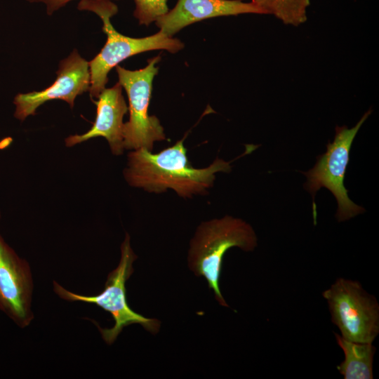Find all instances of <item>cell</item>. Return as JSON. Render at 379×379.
<instances>
[{
    "instance_id": "3",
    "label": "cell",
    "mask_w": 379,
    "mask_h": 379,
    "mask_svg": "<svg viewBox=\"0 0 379 379\" xmlns=\"http://www.w3.org/2000/svg\"><path fill=\"white\" fill-rule=\"evenodd\" d=\"M78 9L95 13L102 21V31L107 35L105 44L89 63L91 98H97L105 88L109 71L121 62L133 55L154 50H165L175 53L184 48L179 39L168 36L160 30L151 36L133 38L118 32L111 18L118 13L112 1L81 0Z\"/></svg>"
},
{
    "instance_id": "7",
    "label": "cell",
    "mask_w": 379,
    "mask_h": 379,
    "mask_svg": "<svg viewBox=\"0 0 379 379\" xmlns=\"http://www.w3.org/2000/svg\"><path fill=\"white\" fill-rule=\"evenodd\" d=\"M331 322L348 340L373 343L379 333V304L356 280L338 278L322 292Z\"/></svg>"
},
{
    "instance_id": "8",
    "label": "cell",
    "mask_w": 379,
    "mask_h": 379,
    "mask_svg": "<svg viewBox=\"0 0 379 379\" xmlns=\"http://www.w3.org/2000/svg\"><path fill=\"white\" fill-rule=\"evenodd\" d=\"M56 74L55 81L46 88L41 91L18 93L15 96L14 117L16 119L24 121L27 117L34 115L39 106L52 100H62L72 108L75 98L89 91V63L77 49L60 61Z\"/></svg>"
},
{
    "instance_id": "11",
    "label": "cell",
    "mask_w": 379,
    "mask_h": 379,
    "mask_svg": "<svg viewBox=\"0 0 379 379\" xmlns=\"http://www.w3.org/2000/svg\"><path fill=\"white\" fill-rule=\"evenodd\" d=\"M93 102L97 107L95 120L92 127L86 133L72 135L65 138L67 147H72L79 143L96 137L105 138L114 155L124 153V115L128 112L122 86L117 82L114 86L104 88Z\"/></svg>"
},
{
    "instance_id": "9",
    "label": "cell",
    "mask_w": 379,
    "mask_h": 379,
    "mask_svg": "<svg viewBox=\"0 0 379 379\" xmlns=\"http://www.w3.org/2000/svg\"><path fill=\"white\" fill-rule=\"evenodd\" d=\"M33 281L28 262L0 234V310L19 327L29 325Z\"/></svg>"
},
{
    "instance_id": "10",
    "label": "cell",
    "mask_w": 379,
    "mask_h": 379,
    "mask_svg": "<svg viewBox=\"0 0 379 379\" xmlns=\"http://www.w3.org/2000/svg\"><path fill=\"white\" fill-rule=\"evenodd\" d=\"M247 13L265 14L260 8L251 1L178 0L172 9L160 16L154 22L161 32L168 36H173L184 27L199 21Z\"/></svg>"
},
{
    "instance_id": "6",
    "label": "cell",
    "mask_w": 379,
    "mask_h": 379,
    "mask_svg": "<svg viewBox=\"0 0 379 379\" xmlns=\"http://www.w3.org/2000/svg\"><path fill=\"white\" fill-rule=\"evenodd\" d=\"M160 60V55L149 58L145 67L136 70H129L119 65L115 67L118 82L128 99L129 119L124 124L123 128L125 149L143 148L152 151L155 142L166 140L159 119L148 114L152 83Z\"/></svg>"
},
{
    "instance_id": "4",
    "label": "cell",
    "mask_w": 379,
    "mask_h": 379,
    "mask_svg": "<svg viewBox=\"0 0 379 379\" xmlns=\"http://www.w3.org/2000/svg\"><path fill=\"white\" fill-rule=\"evenodd\" d=\"M137 256L130 244V237L126 234L121 246V259L117 268L107 276L104 290L95 295H84L69 291L53 281V290L62 299L68 301H80L94 304L108 312L114 321L112 328H103L97 325L102 339L112 344L123 328L133 324H140L146 331L157 333L161 322L149 319L133 311L128 305L125 284L133 272V263Z\"/></svg>"
},
{
    "instance_id": "12",
    "label": "cell",
    "mask_w": 379,
    "mask_h": 379,
    "mask_svg": "<svg viewBox=\"0 0 379 379\" xmlns=\"http://www.w3.org/2000/svg\"><path fill=\"white\" fill-rule=\"evenodd\" d=\"M336 343L344 353V360L336 368L344 379H373V359L376 351L373 343L353 342L334 333Z\"/></svg>"
},
{
    "instance_id": "5",
    "label": "cell",
    "mask_w": 379,
    "mask_h": 379,
    "mask_svg": "<svg viewBox=\"0 0 379 379\" xmlns=\"http://www.w3.org/2000/svg\"><path fill=\"white\" fill-rule=\"evenodd\" d=\"M371 112V109H368L365 112L357 124L351 128L346 126H337L333 141L328 143L326 152L317 157L312 168L303 173L307 178L304 187L312 197L314 225L317 224L315 195L322 187L328 189L336 199L338 208L335 218L338 222L348 220L365 211L363 207L350 199L347 190L344 185V179L352 144Z\"/></svg>"
},
{
    "instance_id": "14",
    "label": "cell",
    "mask_w": 379,
    "mask_h": 379,
    "mask_svg": "<svg viewBox=\"0 0 379 379\" xmlns=\"http://www.w3.org/2000/svg\"><path fill=\"white\" fill-rule=\"evenodd\" d=\"M168 0H134L133 16L140 25L148 26L168 11Z\"/></svg>"
},
{
    "instance_id": "15",
    "label": "cell",
    "mask_w": 379,
    "mask_h": 379,
    "mask_svg": "<svg viewBox=\"0 0 379 379\" xmlns=\"http://www.w3.org/2000/svg\"><path fill=\"white\" fill-rule=\"evenodd\" d=\"M30 3H43L46 5V13L52 15L55 11L67 5L73 0H27ZM98 1H114V0H98Z\"/></svg>"
},
{
    "instance_id": "16",
    "label": "cell",
    "mask_w": 379,
    "mask_h": 379,
    "mask_svg": "<svg viewBox=\"0 0 379 379\" xmlns=\"http://www.w3.org/2000/svg\"><path fill=\"white\" fill-rule=\"evenodd\" d=\"M1 216V215H0Z\"/></svg>"
},
{
    "instance_id": "13",
    "label": "cell",
    "mask_w": 379,
    "mask_h": 379,
    "mask_svg": "<svg viewBox=\"0 0 379 379\" xmlns=\"http://www.w3.org/2000/svg\"><path fill=\"white\" fill-rule=\"evenodd\" d=\"M265 14L273 15L284 24L299 26L307 19L310 0H251Z\"/></svg>"
},
{
    "instance_id": "1",
    "label": "cell",
    "mask_w": 379,
    "mask_h": 379,
    "mask_svg": "<svg viewBox=\"0 0 379 379\" xmlns=\"http://www.w3.org/2000/svg\"><path fill=\"white\" fill-rule=\"evenodd\" d=\"M184 140L185 138L158 153L143 148L131 150L124 170L128 184L153 193L171 189L182 198H190L206 194L217 173L231 172L232 161L219 158L206 168H194L188 160Z\"/></svg>"
},
{
    "instance_id": "2",
    "label": "cell",
    "mask_w": 379,
    "mask_h": 379,
    "mask_svg": "<svg viewBox=\"0 0 379 379\" xmlns=\"http://www.w3.org/2000/svg\"><path fill=\"white\" fill-rule=\"evenodd\" d=\"M258 246L256 234L250 224L230 215L201 222L190 243L188 264L197 276L204 277L218 303L229 305L220 290L223 257L231 248L253 251Z\"/></svg>"
}]
</instances>
